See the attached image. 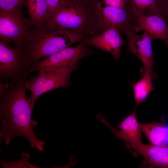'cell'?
Wrapping results in <instances>:
<instances>
[{"instance_id":"obj_2","label":"cell","mask_w":168,"mask_h":168,"mask_svg":"<svg viewBox=\"0 0 168 168\" xmlns=\"http://www.w3.org/2000/svg\"><path fill=\"white\" fill-rule=\"evenodd\" d=\"M84 39L76 33L58 27L48 19L40 22L32 23L21 49L30 69L41 58Z\"/></svg>"},{"instance_id":"obj_6","label":"cell","mask_w":168,"mask_h":168,"mask_svg":"<svg viewBox=\"0 0 168 168\" xmlns=\"http://www.w3.org/2000/svg\"><path fill=\"white\" fill-rule=\"evenodd\" d=\"M21 10L0 11V40L20 49L24 43L31 25Z\"/></svg>"},{"instance_id":"obj_9","label":"cell","mask_w":168,"mask_h":168,"mask_svg":"<svg viewBox=\"0 0 168 168\" xmlns=\"http://www.w3.org/2000/svg\"><path fill=\"white\" fill-rule=\"evenodd\" d=\"M154 40L147 32L144 31L141 35L136 34L127 41V52L137 56L143 64L140 71L142 75L146 72L156 75L153 71L154 54L152 48V41Z\"/></svg>"},{"instance_id":"obj_1","label":"cell","mask_w":168,"mask_h":168,"mask_svg":"<svg viewBox=\"0 0 168 168\" xmlns=\"http://www.w3.org/2000/svg\"><path fill=\"white\" fill-rule=\"evenodd\" d=\"M28 77L10 82L9 87L0 93V142L7 146L17 136L25 138L32 148L44 151V142L39 140L33 127L38 123L32 118L33 110L26 94L25 81Z\"/></svg>"},{"instance_id":"obj_4","label":"cell","mask_w":168,"mask_h":168,"mask_svg":"<svg viewBox=\"0 0 168 168\" xmlns=\"http://www.w3.org/2000/svg\"><path fill=\"white\" fill-rule=\"evenodd\" d=\"M74 67H48L37 71L38 75L33 76L25 81V87L31 95L28 99L33 110L36 101L43 94L58 88L67 87L71 85L70 75L76 69Z\"/></svg>"},{"instance_id":"obj_23","label":"cell","mask_w":168,"mask_h":168,"mask_svg":"<svg viewBox=\"0 0 168 168\" xmlns=\"http://www.w3.org/2000/svg\"><path fill=\"white\" fill-rule=\"evenodd\" d=\"M6 81L4 84L0 83V93L1 92L7 89L9 87L10 84H9Z\"/></svg>"},{"instance_id":"obj_7","label":"cell","mask_w":168,"mask_h":168,"mask_svg":"<svg viewBox=\"0 0 168 168\" xmlns=\"http://www.w3.org/2000/svg\"><path fill=\"white\" fill-rule=\"evenodd\" d=\"M88 46L82 41L76 46L63 49L34 63L30 72L37 71L48 67H77V63L80 59L92 54Z\"/></svg>"},{"instance_id":"obj_10","label":"cell","mask_w":168,"mask_h":168,"mask_svg":"<svg viewBox=\"0 0 168 168\" xmlns=\"http://www.w3.org/2000/svg\"><path fill=\"white\" fill-rule=\"evenodd\" d=\"M120 32L115 28H110L82 41L88 46L110 53L118 60L120 57V50L124 41Z\"/></svg>"},{"instance_id":"obj_12","label":"cell","mask_w":168,"mask_h":168,"mask_svg":"<svg viewBox=\"0 0 168 168\" xmlns=\"http://www.w3.org/2000/svg\"><path fill=\"white\" fill-rule=\"evenodd\" d=\"M136 33L141 30L147 32L154 40H163L168 46V24L163 17L158 15L132 17Z\"/></svg>"},{"instance_id":"obj_24","label":"cell","mask_w":168,"mask_h":168,"mask_svg":"<svg viewBox=\"0 0 168 168\" xmlns=\"http://www.w3.org/2000/svg\"><path fill=\"white\" fill-rule=\"evenodd\" d=\"M91 3H97L101 1L100 0H81Z\"/></svg>"},{"instance_id":"obj_13","label":"cell","mask_w":168,"mask_h":168,"mask_svg":"<svg viewBox=\"0 0 168 168\" xmlns=\"http://www.w3.org/2000/svg\"><path fill=\"white\" fill-rule=\"evenodd\" d=\"M127 145L142 156L146 164L153 167L168 168V145L160 146L142 143Z\"/></svg>"},{"instance_id":"obj_22","label":"cell","mask_w":168,"mask_h":168,"mask_svg":"<svg viewBox=\"0 0 168 168\" xmlns=\"http://www.w3.org/2000/svg\"><path fill=\"white\" fill-rule=\"evenodd\" d=\"M164 13L166 20L168 21V0H164Z\"/></svg>"},{"instance_id":"obj_17","label":"cell","mask_w":168,"mask_h":168,"mask_svg":"<svg viewBox=\"0 0 168 168\" xmlns=\"http://www.w3.org/2000/svg\"><path fill=\"white\" fill-rule=\"evenodd\" d=\"M26 4L32 23L40 22L49 19L45 0H26Z\"/></svg>"},{"instance_id":"obj_18","label":"cell","mask_w":168,"mask_h":168,"mask_svg":"<svg viewBox=\"0 0 168 168\" xmlns=\"http://www.w3.org/2000/svg\"><path fill=\"white\" fill-rule=\"evenodd\" d=\"M30 156L29 154L22 153L21 159L13 161L2 160L0 165L3 168H41L35 166L30 162Z\"/></svg>"},{"instance_id":"obj_20","label":"cell","mask_w":168,"mask_h":168,"mask_svg":"<svg viewBox=\"0 0 168 168\" xmlns=\"http://www.w3.org/2000/svg\"><path fill=\"white\" fill-rule=\"evenodd\" d=\"M50 18L61 8L67 0H45Z\"/></svg>"},{"instance_id":"obj_5","label":"cell","mask_w":168,"mask_h":168,"mask_svg":"<svg viewBox=\"0 0 168 168\" xmlns=\"http://www.w3.org/2000/svg\"><path fill=\"white\" fill-rule=\"evenodd\" d=\"M30 69L21 49L0 40V79L16 82L27 77Z\"/></svg>"},{"instance_id":"obj_11","label":"cell","mask_w":168,"mask_h":168,"mask_svg":"<svg viewBox=\"0 0 168 168\" xmlns=\"http://www.w3.org/2000/svg\"><path fill=\"white\" fill-rule=\"evenodd\" d=\"M97 117L110 128L116 137L122 139L127 144L142 143V131L137 119L136 110L118 124L117 128L119 129V130L113 128L101 115L98 114Z\"/></svg>"},{"instance_id":"obj_14","label":"cell","mask_w":168,"mask_h":168,"mask_svg":"<svg viewBox=\"0 0 168 168\" xmlns=\"http://www.w3.org/2000/svg\"><path fill=\"white\" fill-rule=\"evenodd\" d=\"M125 8L132 17L158 15L166 20L164 0H128Z\"/></svg>"},{"instance_id":"obj_21","label":"cell","mask_w":168,"mask_h":168,"mask_svg":"<svg viewBox=\"0 0 168 168\" xmlns=\"http://www.w3.org/2000/svg\"><path fill=\"white\" fill-rule=\"evenodd\" d=\"M103 5L120 8H125L128 0H102Z\"/></svg>"},{"instance_id":"obj_3","label":"cell","mask_w":168,"mask_h":168,"mask_svg":"<svg viewBox=\"0 0 168 168\" xmlns=\"http://www.w3.org/2000/svg\"><path fill=\"white\" fill-rule=\"evenodd\" d=\"M102 2L91 3L81 0H67L49 19L58 27L72 31L84 39L103 31Z\"/></svg>"},{"instance_id":"obj_8","label":"cell","mask_w":168,"mask_h":168,"mask_svg":"<svg viewBox=\"0 0 168 168\" xmlns=\"http://www.w3.org/2000/svg\"><path fill=\"white\" fill-rule=\"evenodd\" d=\"M103 31L113 28L124 33L127 41L136 34V26L130 13L126 8L105 6L101 7Z\"/></svg>"},{"instance_id":"obj_19","label":"cell","mask_w":168,"mask_h":168,"mask_svg":"<svg viewBox=\"0 0 168 168\" xmlns=\"http://www.w3.org/2000/svg\"><path fill=\"white\" fill-rule=\"evenodd\" d=\"M26 0H0V11L11 12L21 10Z\"/></svg>"},{"instance_id":"obj_15","label":"cell","mask_w":168,"mask_h":168,"mask_svg":"<svg viewBox=\"0 0 168 168\" xmlns=\"http://www.w3.org/2000/svg\"><path fill=\"white\" fill-rule=\"evenodd\" d=\"M139 126L151 144L160 146L168 145V125L154 121L146 123L139 122Z\"/></svg>"},{"instance_id":"obj_16","label":"cell","mask_w":168,"mask_h":168,"mask_svg":"<svg viewBox=\"0 0 168 168\" xmlns=\"http://www.w3.org/2000/svg\"><path fill=\"white\" fill-rule=\"evenodd\" d=\"M142 75V78L139 81L130 83L133 88L134 98L137 105L145 102L150 93L155 89L152 80L156 79L157 76L147 72H145Z\"/></svg>"}]
</instances>
